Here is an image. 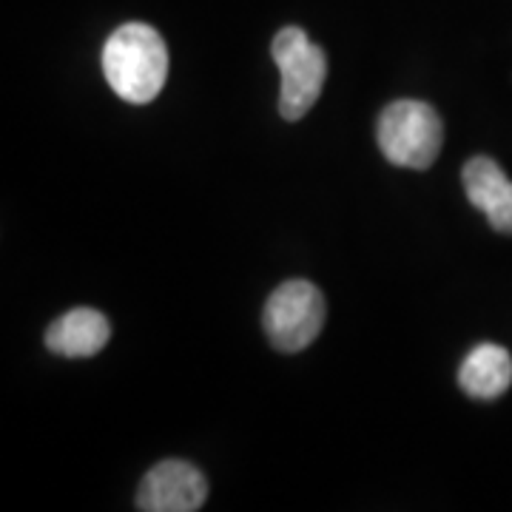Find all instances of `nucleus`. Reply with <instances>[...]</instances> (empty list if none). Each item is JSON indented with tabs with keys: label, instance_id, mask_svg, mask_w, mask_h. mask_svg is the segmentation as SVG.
I'll return each instance as SVG.
<instances>
[{
	"label": "nucleus",
	"instance_id": "nucleus-1",
	"mask_svg": "<svg viewBox=\"0 0 512 512\" xmlns=\"http://www.w3.org/2000/svg\"><path fill=\"white\" fill-rule=\"evenodd\" d=\"M103 74L117 97L143 106L163 92L168 49L148 23L120 26L103 46Z\"/></svg>",
	"mask_w": 512,
	"mask_h": 512
},
{
	"label": "nucleus",
	"instance_id": "nucleus-2",
	"mask_svg": "<svg viewBox=\"0 0 512 512\" xmlns=\"http://www.w3.org/2000/svg\"><path fill=\"white\" fill-rule=\"evenodd\" d=\"M379 148L393 165L430 168L444 143V126L433 106L421 100H396L379 117Z\"/></svg>",
	"mask_w": 512,
	"mask_h": 512
},
{
	"label": "nucleus",
	"instance_id": "nucleus-3",
	"mask_svg": "<svg viewBox=\"0 0 512 512\" xmlns=\"http://www.w3.org/2000/svg\"><path fill=\"white\" fill-rule=\"evenodd\" d=\"M271 55L282 74L279 114L285 120H299L316 106L322 94L325 77H328V57L296 26H285L274 37Z\"/></svg>",
	"mask_w": 512,
	"mask_h": 512
},
{
	"label": "nucleus",
	"instance_id": "nucleus-4",
	"mask_svg": "<svg viewBox=\"0 0 512 512\" xmlns=\"http://www.w3.org/2000/svg\"><path fill=\"white\" fill-rule=\"evenodd\" d=\"M262 325L276 350H305L325 325V296L313 282L291 279L268 296Z\"/></svg>",
	"mask_w": 512,
	"mask_h": 512
},
{
	"label": "nucleus",
	"instance_id": "nucleus-5",
	"mask_svg": "<svg viewBox=\"0 0 512 512\" xmlns=\"http://www.w3.org/2000/svg\"><path fill=\"white\" fill-rule=\"evenodd\" d=\"M208 481L200 470L180 458L160 461L154 470H148L140 493L137 510L143 512H194L205 504Z\"/></svg>",
	"mask_w": 512,
	"mask_h": 512
},
{
	"label": "nucleus",
	"instance_id": "nucleus-6",
	"mask_svg": "<svg viewBox=\"0 0 512 512\" xmlns=\"http://www.w3.org/2000/svg\"><path fill=\"white\" fill-rule=\"evenodd\" d=\"M467 200L490 220L495 231L512 234V183L493 157H473L461 171Z\"/></svg>",
	"mask_w": 512,
	"mask_h": 512
},
{
	"label": "nucleus",
	"instance_id": "nucleus-7",
	"mask_svg": "<svg viewBox=\"0 0 512 512\" xmlns=\"http://www.w3.org/2000/svg\"><path fill=\"white\" fill-rule=\"evenodd\" d=\"M109 319L92 308H74L46 330V348L63 359H89L109 345Z\"/></svg>",
	"mask_w": 512,
	"mask_h": 512
},
{
	"label": "nucleus",
	"instance_id": "nucleus-8",
	"mask_svg": "<svg viewBox=\"0 0 512 512\" xmlns=\"http://www.w3.org/2000/svg\"><path fill=\"white\" fill-rule=\"evenodd\" d=\"M458 384L467 396L490 402L507 393L512 384V356L501 345L484 342L467 353L458 370Z\"/></svg>",
	"mask_w": 512,
	"mask_h": 512
}]
</instances>
